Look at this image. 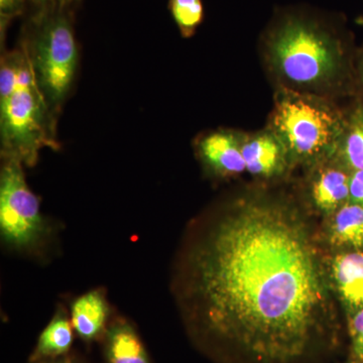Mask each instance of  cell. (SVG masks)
<instances>
[{"mask_svg": "<svg viewBox=\"0 0 363 363\" xmlns=\"http://www.w3.org/2000/svg\"><path fill=\"white\" fill-rule=\"evenodd\" d=\"M169 9L182 37L192 38L204 20L202 0H169Z\"/></svg>", "mask_w": 363, "mask_h": 363, "instance_id": "16", "label": "cell"}, {"mask_svg": "<svg viewBox=\"0 0 363 363\" xmlns=\"http://www.w3.org/2000/svg\"><path fill=\"white\" fill-rule=\"evenodd\" d=\"M310 200L315 208L331 215L350 201L351 172L332 156L312 166Z\"/></svg>", "mask_w": 363, "mask_h": 363, "instance_id": "9", "label": "cell"}, {"mask_svg": "<svg viewBox=\"0 0 363 363\" xmlns=\"http://www.w3.org/2000/svg\"><path fill=\"white\" fill-rule=\"evenodd\" d=\"M23 164L4 160L0 174V233L7 247L32 252L45 242L49 225L40 201L26 184Z\"/></svg>", "mask_w": 363, "mask_h": 363, "instance_id": "6", "label": "cell"}, {"mask_svg": "<svg viewBox=\"0 0 363 363\" xmlns=\"http://www.w3.org/2000/svg\"><path fill=\"white\" fill-rule=\"evenodd\" d=\"M348 331L353 359L363 362V307L350 312Z\"/></svg>", "mask_w": 363, "mask_h": 363, "instance_id": "17", "label": "cell"}, {"mask_svg": "<svg viewBox=\"0 0 363 363\" xmlns=\"http://www.w3.org/2000/svg\"><path fill=\"white\" fill-rule=\"evenodd\" d=\"M264 56L279 88L330 99L350 80L345 40L317 14H278L264 33Z\"/></svg>", "mask_w": 363, "mask_h": 363, "instance_id": "2", "label": "cell"}, {"mask_svg": "<svg viewBox=\"0 0 363 363\" xmlns=\"http://www.w3.org/2000/svg\"><path fill=\"white\" fill-rule=\"evenodd\" d=\"M45 363H70L69 362H45Z\"/></svg>", "mask_w": 363, "mask_h": 363, "instance_id": "22", "label": "cell"}, {"mask_svg": "<svg viewBox=\"0 0 363 363\" xmlns=\"http://www.w3.org/2000/svg\"><path fill=\"white\" fill-rule=\"evenodd\" d=\"M332 245L348 250H363V207L348 201L331 214Z\"/></svg>", "mask_w": 363, "mask_h": 363, "instance_id": "14", "label": "cell"}, {"mask_svg": "<svg viewBox=\"0 0 363 363\" xmlns=\"http://www.w3.org/2000/svg\"><path fill=\"white\" fill-rule=\"evenodd\" d=\"M350 363H363V362H357V360L353 359V362H350Z\"/></svg>", "mask_w": 363, "mask_h": 363, "instance_id": "23", "label": "cell"}, {"mask_svg": "<svg viewBox=\"0 0 363 363\" xmlns=\"http://www.w3.org/2000/svg\"><path fill=\"white\" fill-rule=\"evenodd\" d=\"M344 119L329 98L279 88L267 126L285 143L293 164L313 166L334 156Z\"/></svg>", "mask_w": 363, "mask_h": 363, "instance_id": "3", "label": "cell"}, {"mask_svg": "<svg viewBox=\"0 0 363 363\" xmlns=\"http://www.w3.org/2000/svg\"><path fill=\"white\" fill-rule=\"evenodd\" d=\"M334 157L350 172L363 171V104L345 112Z\"/></svg>", "mask_w": 363, "mask_h": 363, "instance_id": "13", "label": "cell"}, {"mask_svg": "<svg viewBox=\"0 0 363 363\" xmlns=\"http://www.w3.org/2000/svg\"><path fill=\"white\" fill-rule=\"evenodd\" d=\"M30 1L45 6H65L71 4L73 0H30Z\"/></svg>", "mask_w": 363, "mask_h": 363, "instance_id": "21", "label": "cell"}, {"mask_svg": "<svg viewBox=\"0 0 363 363\" xmlns=\"http://www.w3.org/2000/svg\"><path fill=\"white\" fill-rule=\"evenodd\" d=\"M196 152L207 173L216 178H231L247 171L240 131L223 128L208 133L198 140Z\"/></svg>", "mask_w": 363, "mask_h": 363, "instance_id": "8", "label": "cell"}, {"mask_svg": "<svg viewBox=\"0 0 363 363\" xmlns=\"http://www.w3.org/2000/svg\"><path fill=\"white\" fill-rule=\"evenodd\" d=\"M241 150L245 169L257 178H277L293 164L285 143L269 126L257 133H241Z\"/></svg>", "mask_w": 363, "mask_h": 363, "instance_id": "7", "label": "cell"}, {"mask_svg": "<svg viewBox=\"0 0 363 363\" xmlns=\"http://www.w3.org/2000/svg\"><path fill=\"white\" fill-rule=\"evenodd\" d=\"M350 201L363 207V171L351 172Z\"/></svg>", "mask_w": 363, "mask_h": 363, "instance_id": "19", "label": "cell"}, {"mask_svg": "<svg viewBox=\"0 0 363 363\" xmlns=\"http://www.w3.org/2000/svg\"><path fill=\"white\" fill-rule=\"evenodd\" d=\"M108 317L109 304L104 291H90L72 303V326L83 340L96 339L105 330Z\"/></svg>", "mask_w": 363, "mask_h": 363, "instance_id": "11", "label": "cell"}, {"mask_svg": "<svg viewBox=\"0 0 363 363\" xmlns=\"http://www.w3.org/2000/svg\"><path fill=\"white\" fill-rule=\"evenodd\" d=\"M73 326L63 309H59L40 334L33 362L66 354L73 343Z\"/></svg>", "mask_w": 363, "mask_h": 363, "instance_id": "15", "label": "cell"}, {"mask_svg": "<svg viewBox=\"0 0 363 363\" xmlns=\"http://www.w3.org/2000/svg\"><path fill=\"white\" fill-rule=\"evenodd\" d=\"M336 290L348 311L363 307V250L338 253L331 264Z\"/></svg>", "mask_w": 363, "mask_h": 363, "instance_id": "10", "label": "cell"}, {"mask_svg": "<svg viewBox=\"0 0 363 363\" xmlns=\"http://www.w3.org/2000/svg\"><path fill=\"white\" fill-rule=\"evenodd\" d=\"M354 71L355 77H357L358 83H359L360 87H362L363 90V49L359 52V55L357 56Z\"/></svg>", "mask_w": 363, "mask_h": 363, "instance_id": "20", "label": "cell"}, {"mask_svg": "<svg viewBox=\"0 0 363 363\" xmlns=\"http://www.w3.org/2000/svg\"><path fill=\"white\" fill-rule=\"evenodd\" d=\"M64 6H52L35 21L30 54L35 78L51 109L61 106L78 66V45Z\"/></svg>", "mask_w": 363, "mask_h": 363, "instance_id": "4", "label": "cell"}, {"mask_svg": "<svg viewBox=\"0 0 363 363\" xmlns=\"http://www.w3.org/2000/svg\"><path fill=\"white\" fill-rule=\"evenodd\" d=\"M52 111L39 84L18 86L0 99L1 152L4 160H16L33 167L44 147L57 149Z\"/></svg>", "mask_w": 363, "mask_h": 363, "instance_id": "5", "label": "cell"}, {"mask_svg": "<svg viewBox=\"0 0 363 363\" xmlns=\"http://www.w3.org/2000/svg\"><path fill=\"white\" fill-rule=\"evenodd\" d=\"M105 357L108 363H150L142 339L124 320H117L106 331Z\"/></svg>", "mask_w": 363, "mask_h": 363, "instance_id": "12", "label": "cell"}, {"mask_svg": "<svg viewBox=\"0 0 363 363\" xmlns=\"http://www.w3.org/2000/svg\"><path fill=\"white\" fill-rule=\"evenodd\" d=\"M26 0H0L1 23L13 18L23 13Z\"/></svg>", "mask_w": 363, "mask_h": 363, "instance_id": "18", "label": "cell"}, {"mask_svg": "<svg viewBox=\"0 0 363 363\" xmlns=\"http://www.w3.org/2000/svg\"><path fill=\"white\" fill-rule=\"evenodd\" d=\"M174 291L189 323L247 363H300L330 335L309 227L279 198L243 195L193 226Z\"/></svg>", "mask_w": 363, "mask_h": 363, "instance_id": "1", "label": "cell"}]
</instances>
